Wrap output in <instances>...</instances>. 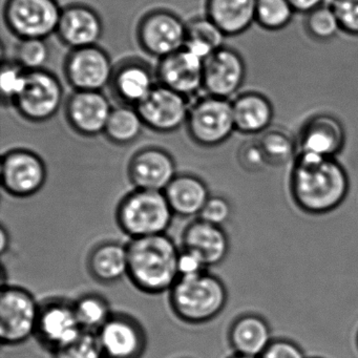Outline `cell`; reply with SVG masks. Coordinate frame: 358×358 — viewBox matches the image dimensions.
I'll return each instance as SVG.
<instances>
[{
    "label": "cell",
    "instance_id": "e575fe53",
    "mask_svg": "<svg viewBox=\"0 0 358 358\" xmlns=\"http://www.w3.org/2000/svg\"><path fill=\"white\" fill-rule=\"evenodd\" d=\"M259 142L268 163L280 164L287 162L294 154L292 140L280 131H265Z\"/></svg>",
    "mask_w": 358,
    "mask_h": 358
},
{
    "label": "cell",
    "instance_id": "60d3db41",
    "mask_svg": "<svg viewBox=\"0 0 358 358\" xmlns=\"http://www.w3.org/2000/svg\"><path fill=\"white\" fill-rule=\"evenodd\" d=\"M207 269L202 261L190 251H181L179 257L180 276L192 275V274L200 273Z\"/></svg>",
    "mask_w": 358,
    "mask_h": 358
},
{
    "label": "cell",
    "instance_id": "4fadbf2b",
    "mask_svg": "<svg viewBox=\"0 0 358 358\" xmlns=\"http://www.w3.org/2000/svg\"><path fill=\"white\" fill-rule=\"evenodd\" d=\"M246 73L243 56L236 50L224 45L204 59L203 90L207 95L230 99L240 91Z\"/></svg>",
    "mask_w": 358,
    "mask_h": 358
},
{
    "label": "cell",
    "instance_id": "83f0119b",
    "mask_svg": "<svg viewBox=\"0 0 358 358\" xmlns=\"http://www.w3.org/2000/svg\"><path fill=\"white\" fill-rule=\"evenodd\" d=\"M225 37L209 18H194L186 24L184 48L204 60L224 47Z\"/></svg>",
    "mask_w": 358,
    "mask_h": 358
},
{
    "label": "cell",
    "instance_id": "9a60e30c",
    "mask_svg": "<svg viewBox=\"0 0 358 358\" xmlns=\"http://www.w3.org/2000/svg\"><path fill=\"white\" fill-rule=\"evenodd\" d=\"M104 358H141L146 335L141 324L125 314H113L98 331Z\"/></svg>",
    "mask_w": 358,
    "mask_h": 358
},
{
    "label": "cell",
    "instance_id": "603a6c76",
    "mask_svg": "<svg viewBox=\"0 0 358 358\" xmlns=\"http://www.w3.org/2000/svg\"><path fill=\"white\" fill-rule=\"evenodd\" d=\"M206 17L226 37L238 36L255 22V0H206Z\"/></svg>",
    "mask_w": 358,
    "mask_h": 358
},
{
    "label": "cell",
    "instance_id": "d590c367",
    "mask_svg": "<svg viewBox=\"0 0 358 358\" xmlns=\"http://www.w3.org/2000/svg\"><path fill=\"white\" fill-rule=\"evenodd\" d=\"M27 71L17 62H3L0 75V91L3 103L13 104L26 83Z\"/></svg>",
    "mask_w": 358,
    "mask_h": 358
},
{
    "label": "cell",
    "instance_id": "cb8c5ba5",
    "mask_svg": "<svg viewBox=\"0 0 358 358\" xmlns=\"http://www.w3.org/2000/svg\"><path fill=\"white\" fill-rule=\"evenodd\" d=\"M272 341L269 324L257 314L240 316L230 327L229 343L236 354L259 358Z\"/></svg>",
    "mask_w": 358,
    "mask_h": 358
},
{
    "label": "cell",
    "instance_id": "44dd1931",
    "mask_svg": "<svg viewBox=\"0 0 358 358\" xmlns=\"http://www.w3.org/2000/svg\"><path fill=\"white\" fill-rule=\"evenodd\" d=\"M182 243L183 249L194 253L207 268L221 264L229 252V238L223 228L201 219L186 227Z\"/></svg>",
    "mask_w": 358,
    "mask_h": 358
},
{
    "label": "cell",
    "instance_id": "f35d334b",
    "mask_svg": "<svg viewBox=\"0 0 358 358\" xmlns=\"http://www.w3.org/2000/svg\"><path fill=\"white\" fill-rule=\"evenodd\" d=\"M259 358H306L301 348L289 339H273Z\"/></svg>",
    "mask_w": 358,
    "mask_h": 358
},
{
    "label": "cell",
    "instance_id": "6da1fadb",
    "mask_svg": "<svg viewBox=\"0 0 358 358\" xmlns=\"http://www.w3.org/2000/svg\"><path fill=\"white\" fill-rule=\"evenodd\" d=\"M349 189L347 171L336 158L297 152L290 190L301 210L310 215L331 213L343 204Z\"/></svg>",
    "mask_w": 358,
    "mask_h": 358
},
{
    "label": "cell",
    "instance_id": "5b68a950",
    "mask_svg": "<svg viewBox=\"0 0 358 358\" xmlns=\"http://www.w3.org/2000/svg\"><path fill=\"white\" fill-rule=\"evenodd\" d=\"M41 306L22 287L5 285L0 292V338L3 345H16L36 335Z\"/></svg>",
    "mask_w": 358,
    "mask_h": 358
},
{
    "label": "cell",
    "instance_id": "d6986e66",
    "mask_svg": "<svg viewBox=\"0 0 358 358\" xmlns=\"http://www.w3.org/2000/svg\"><path fill=\"white\" fill-rule=\"evenodd\" d=\"M203 69L204 60L183 48L160 59L157 76L160 85L189 97L203 89Z\"/></svg>",
    "mask_w": 358,
    "mask_h": 358
},
{
    "label": "cell",
    "instance_id": "f546056e",
    "mask_svg": "<svg viewBox=\"0 0 358 358\" xmlns=\"http://www.w3.org/2000/svg\"><path fill=\"white\" fill-rule=\"evenodd\" d=\"M74 307L81 329L92 332H98L113 315L108 301L101 295H83Z\"/></svg>",
    "mask_w": 358,
    "mask_h": 358
},
{
    "label": "cell",
    "instance_id": "ac0fdd59",
    "mask_svg": "<svg viewBox=\"0 0 358 358\" xmlns=\"http://www.w3.org/2000/svg\"><path fill=\"white\" fill-rule=\"evenodd\" d=\"M176 176L175 160L162 148H143L129 164V180L137 189L164 192Z\"/></svg>",
    "mask_w": 358,
    "mask_h": 358
},
{
    "label": "cell",
    "instance_id": "9c48e42d",
    "mask_svg": "<svg viewBox=\"0 0 358 358\" xmlns=\"http://www.w3.org/2000/svg\"><path fill=\"white\" fill-rule=\"evenodd\" d=\"M1 186L10 196L29 198L41 192L47 181V167L32 150L16 148L1 158Z\"/></svg>",
    "mask_w": 358,
    "mask_h": 358
},
{
    "label": "cell",
    "instance_id": "2e32d148",
    "mask_svg": "<svg viewBox=\"0 0 358 358\" xmlns=\"http://www.w3.org/2000/svg\"><path fill=\"white\" fill-rule=\"evenodd\" d=\"M81 332L74 303L52 299L41 306L36 335L52 352L68 345Z\"/></svg>",
    "mask_w": 358,
    "mask_h": 358
},
{
    "label": "cell",
    "instance_id": "b9f144b4",
    "mask_svg": "<svg viewBox=\"0 0 358 358\" xmlns=\"http://www.w3.org/2000/svg\"><path fill=\"white\" fill-rule=\"evenodd\" d=\"M295 13L308 14L327 3V0H288Z\"/></svg>",
    "mask_w": 358,
    "mask_h": 358
},
{
    "label": "cell",
    "instance_id": "1f68e13d",
    "mask_svg": "<svg viewBox=\"0 0 358 358\" xmlns=\"http://www.w3.org/2000/svg\"><path fill=\"white\" fill-rule=\"evenodd\" d=\"M303 24L307 34L320 43L332 41L341 32L336 16L327 3L306 14Z\"/></svg>",
    "mask_w": 358,
    "mask_h": 358
},
{
    "label": "cell",
    "instance_id": "74e56055",
    "mask_svg": "<svg viewBox=\"0 0 358 358\" xmlns=\"http://www.w3.org/2000/svg\"><path fill=\"white\" fill-rule=\"evenodd\" d=\"M231 213V204L227 199L223 196H210L199 217L207 223L222 227L224 224L229 221Z\"/></svg>",
    "mask_w": 358,
    "mask_h": 358
},
{
    "label": "cell",
    "instance_id": "ffe728a7",
    "mask_svg": "<svg viewBox=\"0 0 358 358\" xmlns=\"http://www.w3.org/2000/svg\"><path fill=\"white\" fill-rule=\"evenodd\" d=\"M57 34L60 41L72 50L94 47L103 34V24L95 10L74 3L62 9Z\"/></svg>",
    "mask_w": 358,
    "mask_h": 358
},
{
    "label": "cell",
    "instance_id": "7a4b0ae2",
    "mask_svg": "<svg viewBox=\"0 0 358 358\" xmlns=\"http://www.w3.org/2000/svg\"><path fill=\"white\" fill-rule=\"evenodd\" d=\"M127 248V278L148 294H160L173 288L180 278L181 251L166 234L131 238Z\"/></svg>",
    "mask_w": 358,
    "mask_h": 358
},
{
    "label": "cell",
    "instance_id": "ba28073f",
    "mask_svg": "<svg viewBox=\"0 0 358 358\" xmlns=\"http://www.w3.org/2000/svg\"><path fill=\"white\" fill-rule=\"evenodd\" d=\"M64 100V89L59 79L49 71L27 72L26 83L14 100L18 114L31 122H45L53 118Z\"/></svg>",
    "mask_w": 358,
    "mask_h": 358
},
{
    "label": "cell",
    "instance_id": "836d02e7",
    "mask_svg": "<svg viewBox=\"0 0 358 358\" xmlns=\"http://www.w3.org/2000/svg\"><path fill=\"white\" fill-rule=\"evenodd\" d=\"M50 57L45 39H20L16 48V62L27 72L43 70Z\"/></svg>",
    "mask_w": 358,
    "mask_h": 358
},
{
    "label": "cell",
    "instance_id": "30bf717a",
    "mask_svg": "<svg viewBox=\"0 0 358 358\" xmlns=\"http://www.w3.org/2000/svg\"><path fill=\"white\" fill-rule=\"evenodd\" d=\"M137 36L144 52L162 59L183 49L186 24L171 12L157 10L142 18Z\"/></svg>",
    "mask_w": 358,
    "mask_h": 358
},
{
    "label": "cell",
    "instance_id": "ee69618b",
    "mask_svg": "<svg viewBox=\"0 0 358 358\" xmlns=\"http://www.w3.org/2000/svg\"><path fill=\"white\" fill-rule=\"evenodd\" d=\"M230 358H259V357H252V356L241 355V354H234V355Z\"/></svg>",
    "mask_w": 358,
    "mask_h": 358
},
{
    "label": "cell",
    "instance_id": "8d00e7d4",
    "mask_svg": "<svg viewBox=\"0 0 358 358\" xmlns=\"http://www.w3.org/2000/svg\"><path fill=\"white\" fill-rule=\"evenodd\" d=\"M336 16L341 32L358 36V0H327Z\"/></svg>",
    "mask_w": 358,
    "mask_h": 358
},
{
    "label": "cell",
    "instance_id": "3957f363",
    "mask_svg": "<svg viewBox=\"0 0 358 358\" xmlns=\"http://www.w3.org/2000/svg\"><path fill=\"white\" fill-rule=\"evenodd\" d=\"M228 301L225 284L205 271L182 275L169 290L173 313L187 324H204L217 317Z\"/></svg>",
    "mask_w": 358,
    "mask_h": 358
},
{
    "label": "cell",
    "instance_id": "7bdbcfd3",
    "mask_svg": "<svg viewBox=\"0 0 358 358\" xmlns=\"http://www.w3.org/2000/svg\"><path fill=\"white\" fill-rule=\"evenodd\" d=\"M1 253H6L8 247H9V234H8L7 230H6L5 226L1 227Z\"/></svg>",
    "mask_w": 358,
    "mask_h": 358
},
{
    "label": "cell",
    "instance_id": "d6a6232c",
    "mask_svg": "<svg viewBox=\"0 0 358 358\" xmlns=\"http://www.w3.org/2000/svg\"><path fill=\"white\" fill-rule=\"evenodd\" d=\"M54 358H104L98 332L83 330L68 345L54 350Z\"/></svg>",
    "mask_w": 358,
    "mask_h": 358
},
{
    "label": "cell",
    "instance_id": "7402d4cb",
    "mask_svg": "<svg viewBox=\"0 0 358 358\" xmlns=\"http://www.w3.org/2000/svg\"><path fill=\"white\" fill-rule=\"evenodd\" d=\"M236 129L243 135H259L267 131L274 118L269 98L259 92L240 94L232 101Z\"/></svg>",
    "mask_w": 358,
    "mask_h": 358
},
{
    "label": "cell",
    "instance_id": "d4e9b609",
    "mask_svg": "<svg viewBox=\"0 0 358 358\" xmlns=\"http://www.w3.org/2000/svg\"><path fill=\"white\" fill-rule=\"evenodd\" d=\"M173 215L192 217L200 215L210 198L206 184L200 178L188 173L177 175L164 190Z\"/></svg>",
    "mask_w": 358,
    "mask_h": 358
},
{
    "label": "cell",
    "instance_id": "f1b7e54d",
    "mask_svg": "<svg viewBox=\"0 0 358 358\" xmlns=\"http://www.w3.org/2000/svg\"><path fill=\"white\" fill-rule=\"evenodd\" d=\"M144 123L135 108L120 106L113 108L104 135L113 143L127 145L141 135Z\"/></svg>",
    "mask_w": 358,
    "mask_h": 358
},
{
    "label": "cell",
    "instance_id": "8992f818",
    "mask_svg": "<svg viewBox=\"0 0 358 358\" xmlns=\"http://www.w3.org/2000/svg\"><path fill=\"white\" fill-rule=\"evenodd\" d=\"M62 9L57 0H7L3 18L20 39H47L57 33Z\"/></svg>",
    "mask_w": 358,
    "mask_h": 358
},
{
    "label": "cell",
    "instance_id": "e0dca14e",
    "mask_svg": "<svg viewBox=\"0 0 358 358\" xmlns=\"http://www.w3.org/2000/svg\"><path fill=\"white\" fill-rule=\"evenodd\" d=\"M345 143V131L337 117L327 113L313 115L303 127L299 136V152L322 158H336Z\"/></svg>",
    "mask_w": 358,
    "mask_h": 358
},
{
    "label": "cell",
    "instance_id": "5bb4252c",
    "mask_svg": "<svg viewBox=\"0 0 358 358\" xmlns=\"http://www.w3.org/2000/svg\"><path fill=\"white\" fill-rule=\"evenodd\" d=\"M112 112L110 100L102 92L75 91L66 102L69 124L85 137L104 134Z\"/></svg>",
    "mask_w": 358,
    "mask_h": 358
},
{
    "label": "cell",
    "instance_id": "277c9868",
    "mask_svg": "<svg viewBox=\"0 0 358 358\" xmlns=\"http://www.w3.org/2000/svg\"><path fill=\"white\" fill-rule=\"evenodd\" d=\"M173 217L164 192L137 188L120 201L116 213L119 227L131 238L165 234Z\"/></svg>",
    "mask_w": 358,
    "mask_h": 358
},
{
    "label": "cell",
    "instance_id": "ab89813d",
    "mask_svg": "<svg viewBox=\"0 0 358 358\" xmlns=\"http://www.w3.org/2000/svg\"><path fill=\"white\" fill-rule=\"evenodd\" d=\"M240 162L247 169H259L262 165L268 163L262 150L259 142H250L245 144L240 150Z\"/></svg>",
    "mask_w": 358,
    "mask_h": 358
},
{
    "label": "cell",
    "instance_id": "52a82bcc",
    "mask_svg": "<svg viewBox=\"0 0 358 358\" xmlns=\"http://www.w3.org/2000/svg\"><path fill=\"white\" fill-rule=\"evenodd\" d=\"M186 127L190 138L199 145H221L236 131L232 101L207 95L190 108Z\"/></svg>",
    "mask_w": 358,
    "mask_h": 358
},
{
    "label": "cell",
    "instance_id": "484cf974",
    "mask_svg": "<svg viewBox=\"0 0 358 358\" xmlns=\"http://www.w3.org/2000/svg\"><path fill=\"white\" fill-rule=\"evenodd\" d=\"M110 85L117 98L135 106L156 87L152 71L139 62H127L119 66L115 70Z\"/></svg>",
    "mask_w": 358,
    "mask_h": 358
},
{
    "label": "cell",
    "instance_id": "8fae6325",
    "mask_svg": "<svg viewBox=\"0 0 358 358\" xmlns=\"http://www.w3.org/2000/svg\"><path fill=\"white\" fill-rule=\"evenodd\" d=\"M144 127L157 133H173L187 122V97L164 87L156 85L148 97L135 106Z\"/></svg>",
    "mask_w": 358,
    "mask_h": 358
},
{
    "label": "cell",
    "instance_id": "4316f807",
    "mask_svg": "<svg viewBox=\"0 0 358 358\" xmlns=\"http://www.w3.org/2000/svg\"><path fill=\"white\" fill-rule=\"evenodd\" d=\"M89 270L98 282L110 284L127 276V245L106 242L98 245L89 257Z\"/></svg>",
    "mask_w": 358,
    "mask_h": 358
},
{
    "label": "cell",
    "instance_id": "f6af8a7d",
    "mask_svg": "<svg viewBox=\"0 0 358 358\" xmlns=\"http://www.w3.org/2000/svg\"><path fill=\"white\" fill-rule=\"evenodd\" d=\"M357 345H358V336H357Z\"/></svg>",
    "mask_w": 358,
    "mask_h": 358
},
{
    "label": "cell",
    "instance_id": "7c38bea8",
    "mask_svg": "<svg viewBox=\"0 0 358 358\" xmlns=\"http://www.w3.org/2000/svg\"><path fill=\"white\" fill-rule=\"evenodd\" d=\"M114 72L110 56L97 45L72 50L64 62V75L75 91L101 92Z\"/></svg>",
    "mask_w": 358,
    "mask_h": 358
},
{
    "label": "cell",
    "instance_id": "4dcf8cb0",
    "mask_svg": "<svg viewBox=\"0 0 358 358\" xmlns=\"http://www.w3.org/2000/svg\"><path fill=\"white\" fill-rule=\"evenodd\" d=\"M295 11L288 0H255V24L266 31H280L292 22Z\"/></svg>",
    "mask_w": 358,
    "mask_h": 358
}]
</instances>
